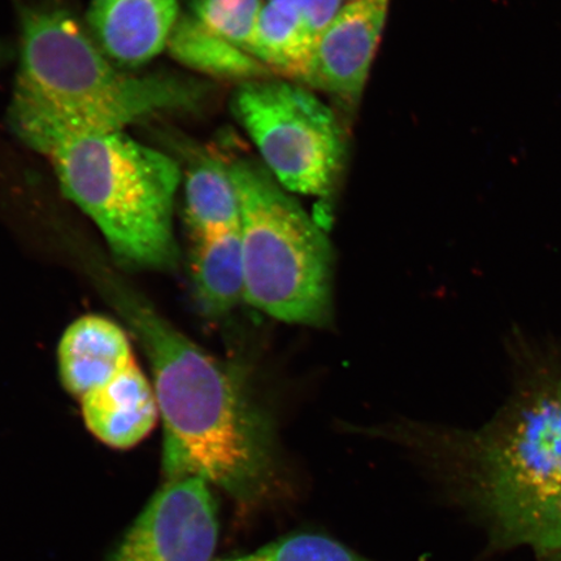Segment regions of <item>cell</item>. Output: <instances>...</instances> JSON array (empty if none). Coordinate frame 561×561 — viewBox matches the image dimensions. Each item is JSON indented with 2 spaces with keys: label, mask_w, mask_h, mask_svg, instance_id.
Returning <instances> with one entry per match:
<instances>
[{
  "label": "cell",
  "mask_w": 561,
  "mask_h": 561,
  "mask_svg": "<svg viewBox=\"0 0 561 561\" xmlns=\"http://www.w3.org/2000/svg\"><path fill=\"white\" fill-rule=\"evenodd\" d=\"M231 561H374L347 546L314 533H297Z\"/></svg>",
  "instance_id": "obj_17"
},
{
  "label": "cell",
  "mask_w": 561,
  "mask_h": 561,
  "mask_svg": "<svg viewBox=\"0 0 561 561\" xmlns=\"http://www.w3.org/2000/svg\"><path fill=\"white\" fill-rule=\"evenodd\" d=\"M79 401L88 430L112 448L138 445L159 417L156 390L137 362Z\"/></svg>",
  "instance_id": "obj_10"
},
{
  "label": "cell",
  "mask_w": 561,
  "mask_h": 561,
  "mask_svg": "<svg viewBox=\"0 0 561 561\" xmlns=\"http://www.w3.org/2000/svg\"><path fill=\"white\" fill-rule=\"evenodd\" d=\"M62 193L102 231L112 252L139 268L178 261L173 233L181 171L124 131L76 137L48 153Z\"/></svg>",
  "instance_id": "obj_4"
},
{
  "label": "cell",
  "mask_w": 561,
  "mask_h": 561,
  "mask_svg": "<svg viewBox=\"0 0 561 561\" xmlns=\"http://www.w3.org/2000/svg\"><path fill=\"white\" fill-rule=\"evenodd\" d=\"M98 278L149 357L168 481L205 480L242 507L271 500L280 482L275 427L240 374L179 332L108 270Z\"/></svg>",
  "instance_id": "obj_2"
},
{
  "label": "cell",
  "mask_w": 561,
  "mask_h": 561,
  "mask_svg": "<svg viewBox=\"0 0 561 561\" xmlns=\"http://www.w3.org/2000/svg\"><path fill=\"white\" fill-rule=\"evenodd\" d=\"M318 35L297 7L268 0L259 16L252 56L273 73L301 82Z\"/></svg>",
  "instance_id": "obj_14"
},
{
  "label": "cell",
  "mask_w": 561,
  "mask_h": 561,
  "mask_svg": "<svg viewBox=\"0 0 561 561\" xmlns=\"http://www.w3.org/2000/svg\"><path fill=\"white\" fill-rule=\"evenodd\" d=\"M216 561H231V559H226V560H216Z\"/></svg>",
  "instance_id": "obj_21"
},
{
  "label": "cell",
  "mask_w": 561,
  "mask_h": 561,
  "mask_svg": "<svg viewBox=\"0 0 561 561\" xmlns=\"http://www.w3.org/2000/svg\"><path fill=\"white\" fill-rule=\"evenodd\" d=\"M20 42L9 122L21 142L45 157L76 137L193 111L207 94L182 77L122 72L79 21L56 7H25Z\"/></svg>",
  "instance_id": "obj_3"
},
{
  "label": "cell",
  "mask_w": 561,
  "mask_h": 561,
  "mask_svg": "<svg viewBox=\"0 0 561 561\" xmlns=\"http://www.w3.org/2000/svg\"><path fill=\"white\" fill-rule=\"evenodd\" d=\"M219 518L205 480L168 481L125 533L108 561H214Z\"/></svg>",
  "instance_id": "obj_7"
},
{
  "label": "cell",
  "mask_w": 561,
  "mask_h": 561,
  "mask_svg": "<svg viewBox=\"0 0 561 561\" xmlns=\"http://www.w3.org/2000/svg\"><path fill=\"white\" fill-rule=\"evenodd\" d=\"M133 362L136 357L128 335L103 316H82L66 329L59 342L61 382L77 399L108 382Z\"/></svg>",
  "instance_id": "obj_11"
},
{
  "label": "cell",
  "mask_w": 561,
  "mask_h": 561,
  "mask_svg": "<svg viewBox=\"0 0 561 561\" xmlns=\"http://www.w3.org/2000/svg\"><path fill=\"white\" fill-rule=\"evenodd\" d=\"M348 2H351V0H348Z\"/></svg>",
  "instance_id": "obj_22"
},
{
  "label": "cell",
  "mask_w": 561,
  "mask_h": 561,
  "mask_svg": "<svg viewBox=\"0 0 561 561\" xmlns=\"http://www.w3.org/2000/svg\"><path fill=\"white\" fill-rule=\"evenodd\" d=\"M167 50L180 65L214 79L243 83L273 77L262 61L209 32L193 15L180 16Z\"/></svg>",
  "instance_id": "obj_13"
},
{
  "label": "cell",
  "mask_w": 561,
  "mask_h": 561,
  "mask_svg": "<svg viewBox=\"0 0 561 561\" xmlns=\"http://www.w3.org/2000/svg\"><path fill=\"white\" fill-rule=\"evenodd\" d=\"M263 0H192V15L209 32L252 56Z\"/></svg>",
  "instance_id": "obj_16"
},
{
  "label": "cell",
  "mask_w": 561,
  "mask_h": 561,
  "mask_svg": "<svg viewBox=\"0 0 561 561\" xmlns=\"http://www.w3.org/2000/svg\"><path fill=\"white\" fill-rule=\"evenodd\" d=\"M275 2H285L297 7L318 33L331 23L336 12L345 4L343 0H275Z\"/></svg>",
  "instance_id": "obj_18"
},
{
  "label": "cell",
  "mask_w": 561,
  "mask_h": 561,
  "mask_svg": "<svg viewBox=\"0 0 561 561\" xmlns=\"http://www.w3.org/2000/svg\"><path fill=\"white\" fill-rule=\"evenodd\" d=\"M231 111L286 191L329 198L346 157L334 112L310 90L271 79L240 83Z\"/></svg>",
  "instance_id": "obj_6"
},
{
  "label": "cell",
  "mask_w": 561,
  "mask_h": 561,
  "mask_svg": "<svg viewBox=\"0 0 561 561\" xmlns=\"http://www.w3.org/2000/svg\"><path fill=\"white\" fill-rule=\"evenodd\" d=\"M193 283L202 310L209 316L230 312L244 299V265L240 228L195 237Z\"/></svg>",
  "instance_id": "obj_12"
},
{
  "label": "cell",
  "mask_w": 561,
  "mask_h": 561,
  "mask_svg": "<svg viewBox=\"0 0 561 561\" xmlns=\"http://www.w3.org/2000/svg\"><path fill=\"white\" fill-rule=\"evenodd\" d=\"M185 210L195 237L240 228V199L229 165L220 159L202 158L186 174Z\"/></svg>",
  "instance_id": "obj_15"
},
{
  "label": "cell",
  "mask_w": 561,
  "mask_h": 561,
  "mask_svg": "<svg viewBox=\"0 0 561 561\" xmlns=\"http://www.w3.org/2000/svg\"><path fill=\"white\" fill-rule=\"evenodd\" d=\"M507 402L477 431L397 425L503 549L561 551V343L518 347Z\"/></svg>",
  "instance_id": "obj_1"
},
{
  "label": "cell",
  "mask_w": 561,
  "mask_h": 561,
  "mask_svg": "<svg viewBox=\"0 0 561 561\" xmlns=\"http://www.w3.org/2000/svg\"><path fill=\"white\" fill-rule=\"evenodd\" d=\"M241 210L244 300L280 321L325 327L332 320L331 242L265 167L229 165Z\"/></svg>",
  "instance_id": "obj_5"
},
{
  "label": "cell",
  "mask_w": 561,
  "mask_h": 561,
  "mask_svg": "<svg viewBox=\"0 0 561 561\" xmlns=\"http://www.w3.org/2000/svg\"><path fill=\"white\" fill-rule=\"evenodd\" d=\"M181 16L179 0H91V38L117 67L138 68L167 48Z\"/></svg>",
  "instance_id": "obj_9"
},
{
  "label": "cell",
  "mask_w": 561,
  "mask_h": 561,
  "mask_svg": "<svg viewBox=\"0 0 561 561\" xmlns=\"http://www.w3.org/2000/svg\"><path fill=\"white\" fill-rule=\"evenodd\" d=\"M389 0H351L322 30L304 80L347 103L360 100L380 44Z\"/></svg>",
  "instance_id": "obj_8"
},
{
  "label": "cell",
  "mask_w": 561,
  "mask_h": 561,
  "mask_svg": "<svg viewBox=\"0 0 561 561\" xmlns=\"http://www.w3.org/2000/svg\"><path fill=\"white\" fill-rule=\"evenodd\" d=\"M539 558H541L542 561H561V551L542 553V556H539Z\"/></svg>",
  "instance_id": "obj_19"
},
{
  "label": "cell",
  "mask_w": 561,
  "mask_h": 561,
  "mask_svg": "<svg viewBox=\"0 0 561 561\" xmlns=\"http://www.w3.org/2000/svg\"><path fill=\"white\" fill-rule=\"evenodd\" d=\"M2 48H0V60H2Z\"/></svg>",
  "instance_id": "obj_20"
}]
</instances>
